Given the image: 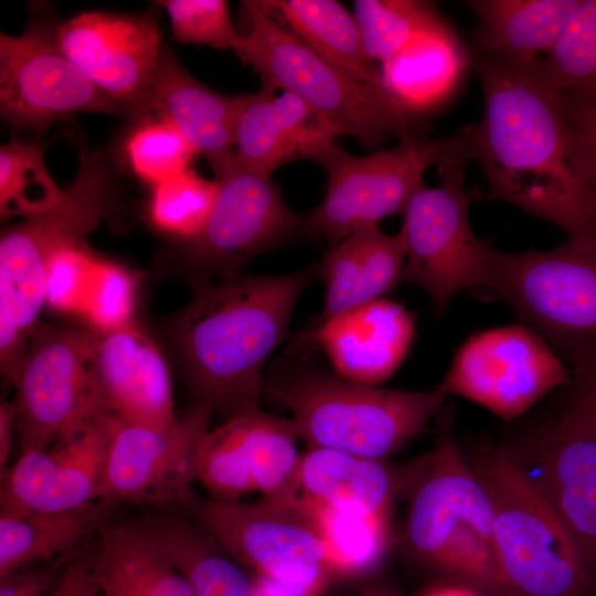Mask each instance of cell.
<instances>
[{"label":"cell","mask_w":596,"mask_h":596,"mask_svg":"<svg viewBox=\"0 0 596 596\" xmlns=\"http://www.w3.org/2000/svg\"><path fill=\"white\" fill-rule=\"evenodd\" d=\"M483 93L476 124V160L488 198L509 202L564 230L596 233V202L582 175L565 97L542 64H515L477 52L471 56Z\"/></svg>","instance_id":"obj_1"},{"label":"cell","mask_w":596,"mask_h":596,"mask_svg":"<svg viewBox=\"0 0 596 596\" xmlns=\"http://www.w3.org/2000/svg\"><path fill=\"white\" fill-rule=\"evenodd\" d=\"M316 279L318 260L285 275L194 283L173 336L195 404L225 419L260 408L264 365L287 338L299 296Z\"/></svg>","instance_id":"obj_2"},{"label":"cell","mask_w":596,"mask_h":596,"mask_svg":"<svg viewBox=\"0 0 596 596\" xmlns=\"http://www.w3.org/2000/svg\"><path fill=\"white\" fill-rule=\"evenodd\" d=\"M289 350L265 377L263 396L290 412L310 448L383 460L416 438L448 396L348 382L318 365L312 349L291 342Z\"/></svg>","instance_id":"obj_3"},{"label":"cell","mask_w":596,"mask_h":596,"mask_svg":"<svg viewBox=\"0 0 596 596\" xmlns=\"http://www.w3.org/2000/svg\"><path fill=\"white\" fill-rule=\"evenodd\" d=\"M470 469L492 509L491 551L518 596H596L578 549L512 449L485 448Z\"/></svg>","instance_id":"obj_4"},{"label":"cell","mask_w":596,"mask_h":596,"mask_svg":"<svg viewBox=\"0 0 596 596\" xmlns=\"http://www.w3.org/2000/svg\"><path fill=\"white\" fill-rule=\"evenodd\" d=\"M248 32L232 50L249 64L264 85L288 92L321 114L339 136L370 150L389 137H412L415 115L386 91L336 67L265 11L259 1H243Z\"/></svg>","instance_id":"obj_5"},{"label":"cell","mask_w":596,"mask_h":596,"mask_svg":"<svg viewBox=\"0 0 596 596\" xmlns=\"http://www.w3.org/2000/svg\"><path fill=\"white\" fill-rule=\"evenodd\" d=\"M476 124L435 138L403 139L387 150L354 156L336 145L316 161L326 170L327 191L308 215L311 235H323L330 246L396 213H403L424 184L425 171L446 163L476 160Z\"/></svg>","instance_id":"obj_6"},{"label":"cell","mask_w":596,"mask_h":596,"mask_svg":"<svg viewBox=\"0 0 596 596\" xmlns=\"http://www.w3.org/2000/svg\"><path fill=\"white\" fill-rule=\"evenodd\" d=\"M486 288L570 364L596 349V233L550 251L491 248Z\"/></svg>","instance_id":"obj_7"},{"label":"cell","mask_w":596,"mask_h":596,"mask_svg":"<svg viewBox=\"0 0 596 596\" xmlns=\"http://www.w3.org/2000/svg\"><path fill=\"white\" fill-rule=\"evenodd\" d=\"M118 207V183L109 156L83 146L76 173L61 202L2 231L0 306L8 308L30 336L45 305L51 257L63 248L86 244L87 235Z\"/></svg>","instance_id":"obj_8"},{"label":"cell","mask_w":596,"mask_h":596,"mask_svg":"<svg viewBox=\"0 0 596 596\" xmlns=\"http://www.w3.org/2000/svg\"><path fill=\"white\" fill-rule=\"evenodd\" d=\"M178 505L255 574L318 592L334 575L315 514L295 492L245 502L205 499L191 491Z\"/></svg>","instance_id":"obj_9"},{"label":"cell","mask_w":596,"mask_h":596,"mask_svg":"<svg viewBox=\"0 0 596 596\" xmlns=\"http://www.w3.org/2000/svg\"><path fill=\"white\" fill-rule=\"evenodd\" d=\"M437 169L439 184L414 193L398 232L405 248L403 280L425 289L440 317L458 292L486 288L492 246L472 232L469 210L479 191L465 187L464 164Z\"/></svg>","instance_id":"obj_10"},{"label":"cell","mask_w":596,"mask_h":596,"mask_svg":"<svg viewBox=\"0 0 596 596\" xmlns=\"http://www.w3.org/2000/svg\"><path fill=\"white\" fill-rule=\"evenodd\" d=\"M95 342L88 328L34 329L14 386L21 453L67 440L107 413L95 379Z\"/></svg>","instance_id":"obj_11"},{"label":"cell","mask_w":596,"mask_h":596,"mask_svg":"<svg viewBox=\"0 0 596 596\" xmlns=\"http://www.w3.org/2000/svg\"><path fill=\"white\" fill-rule=\"evenodd\" d=\"M58 25L32 21L20 35L0 33V113L11 126L40 130L81 113L128 117L61 46Z\"/></svg>","instance_id":"obj_12"},{"label":"cell","mask_w":596,"mask_h":596,"mask_svg":"<svg viewBox=\"0 0 596 596\" xmlns=\"http://www.w3.org/2000/svg\"><path fill=\"white\" fill-rule=\"evenodd\" d=\"M214 180L217 191L207 222L185 242L193 283L234 276L253 257L311 235L307 217L285 204L270 175L232 164Z\"/></svg>","instance_id":"obj_13"},{"label":"cell","mask_w":596,"mask_h":596,"mask_svg":"<svg viewBox=\"0 0 596 596\" xmlns=\"http://www.w3.org/2000/svg\"><path fill=\"white\" fill-rule=\"evenodd\" d=\"M571 370L532 328L509 324L469 337L436 387L472 401L504 422L565 385Z\"/></svg>","instance_id":"obj_14"},{"label":"cell","mask_w":596,"mask_h":596,"mask_svg":"<svg viewBox=\"0 0 596 596\" xmlns=\"http://www.w3.org/2000/svg\"><path fill=\"white\" fill-rule=\"evenodd\" d=\"M213 409L194 404L173 425L153 428L117 419L96 502L166 508L192 490L195 454Z\"/></svg>","instance_id":"obj_15"},{"label":"cell","mask_w":596,"mask_h":596,"mask_svg":"<svg viewBox=\"0 0 596 596\" xmlns=\"http://www.w3.org/2000/svg\"><path fill=\"white\" fill-rule=\"evenodd\" d=\"M299 434L291 419L260 408L207 429L195 454V476L211 498L238 500L249 492H295Z\"/></svg>","instance_id":"obj_16"},{"label":"cell","mask_w":596,"mask_h":596,"mask_svg":"<svg viewBox=\"0 0 596 596\" xmlns=\"http://www.w3.org/2000/svg\"><path fill=\"white\" fill-rule=\"evenodd\" d=\"M451 425L453 411L447 409L438 419L435 448L413 462L408 487L405 545L414 560L433 568L461 524L491 542L489 498L462 459Z\"/></svg>","instance_id":"obj_17"},{"label":"cell","mask_w":596,"mask_h":596,"mask_svg":"<svg viewBox=\"0 0 596 596\" xmlns=\"http://www.w3.org/2000/svg\"><path fill=\"white\" fill-rule=\"evenodd\" d=\"M117 419L103 413L67 440L21 453L1 478V512H66L95 503Z\"/></svg>","instance_id":"obj_18"},{"label":"cell","mask_w":596,"mask_h":596,"mask_svg":"<svg viewBox=\"0 0 596 596\" xmlns=\"http://www.w3.org/2000/svg\"><path fill=\"white\" fill-rule=\"evenodd\" d=\"M57 35L75 65L131 118L161 65L158 22L147 15L89 11L60 24Z\"/></svg>","instance_id":"obj_19"},{"label":"cell","mask_w":596,"mask_h":596,"mask_svg":"<svg viewBox=\"0 0 596 596\" xmlns=\"http://www.w3.org/2000/svg\"><path fill=\"white\" fill-rule=\"evenodd\" d=\"M414 337V315L381 298L315 322L292 342L321 349L340 379L376 386L398 369Z\"/></svg>","instance_id":"obj_20"},{"label":"cell","mask_w":596,"mask_h":596,"mask_svg":"<svg viewBox=\"0 0 596 596\" xmlns=\"http://www.w3.org/2000/svg\"><path fill=\"white\" fill-rule=\"evenodd\" d=\"M94 372L106 411L118 419L153 428L178 422L167 362L135 319L96 332Z\"/></svg>","instance_id":"obj_21"},{"label":"cell","mask_w":596,"mask_h":596,"mask_svg":"<svg viewBox=\"0 0 596 596\" xmlns=\"http://www.w3.org/2000/svg\"><path fill=\"white\" fill-rule=\"evenodd\" d=\"M244 99L245 94L225 95L202 84L164 49L158 74L131 119L157 117L168 123L207 162L215 179L233 164Z\"/></svg>","instance_id":"obj_22"},{"label":"cell","mask_w":596,"mask_h":596,"mask_svg":"<svg viewBox=\"0 0 596 596\" xmlns=\"http://www.w3.org/2000/svg\"><path fill=\"white\" fill-rule=\"evenodd\" d=\"M264 85L245 94L237 119L233 164L270 175L286 163L317 160L339 134L316 109L288 92Z\"/></svg>","instance_id":"obj_23"},{"label":"cell","mask_w":596,"mask_h":596,"mask_svg":"<svg viewBox=\"0 0 596 596\" xmlns=\"http://www.w3.org/2000/svg\"><path fill=\"white\" fill-rule=\"evenodd\" d=\"M525 456L571 533L596 588V438L557 419L534 434Z\"/></svg>","instance_id":"obj_24"},{"label":"cell","mask_w":596,"mask_h":596,"mask_svg":"<svg viewBox=\"0 0 596 596\" xmlns=\"http://www.w3.org/2000/svg\"><path fill=\"white\" fill-rule=\"evenodd\" d=\"M412 467L395 469L383 460L330 448H310L300 457L295 493L337 510L389 514L402 490H407Z\"/></svg>","instance_id":"obj_25"},{"label":"cell","mask_w":596,"mask_h":596,"mask_svg":"<svg viewBox=\"0 0 596 596\" xmlns=\"http://www.w3.org/2000/svg\"><path fill=\"white\" fill-rule=\"evenodd\" d=\"M324 304L315 322L384 298L403 281L405 248L401 233L389 235L377 226L351 234L330 246L318 260Z\"/></svg>","instance_id":"obj_26"},{"label":"cell","mask_w":596,"mask_h":596,"mask_svg":"<svg viewBox=\"0 0 596 596\" xmlns=\"http://www.w3.org/2000/svg\"><path fill=\"white\" fill-rule=\"evenodd\" d=\"M87 551L100 596H196L173 564L130 523L106 521Z\"/></svg>","instance_id":"obj_27"},{"label":"cell","mask_w":596,"mask_h":596,"mask_svg":"<svg viewBox=\"0 0 596 596\" xmlns=\"http://www.w3.org/2000/svg\"><path fill=\"white\" fill-rule=\"evenodd\" d=\"M583 0H471L478 52L515 64L545 61Z\"/></svg>","instance_id":"obj_28"},{"label":"cell","mask_w":596,"mask_h":596,"mask_svg":"<svg viewBox=\"0 0 596 596\" xmlns=\"http://www.w3.org/2000/svg\"><path fill=\"white\" fill-rule=\"evenodd\" d=\"M470 56L447 21L417 33L382 63L385 91L416 115L445 102L456 89Z\"/></svg>","instance_id":"obj_29"},{"label":"cell","mask_w":596,"mask_h":596,"mask_svg":"<svg viewBox=\"0 0 596 596\" xmlns=\"http://www.w3.org/2000/svg\"><path fill=\"white\" fill-rule=\"evenodd\" d=\"M134 524L173 564L196 596H263L253 575L188 515H146Z\"/></svg>","instance_id":"obj_30"},{"label":"cell","mask_w":596,"mask_h":596,"mask_svg":"<svg viewBox=\"0 0 596 596\" xmlns=\"http://www.w3.org/2000/svg\"><path fill=\"white\" fill-rule=\"evenodd\" d=\"M262 8L347 74L385 91L381 70L368 56L353 14L334 0H267Z\"/></svg>","instance_id":"obj_31"},{"label":"cell","mask_w":596,"mask_h":596,"mask_svg":"<svg viewBox=\"0 0 596 596\" xmlns=\"http://www.w3.org/2000/svg\"><path fill=\"white\" fill-rule=\"evenodd\" d=\"M110 509L95 502L66 512H1L0 578L68 553L97 533Z\"/></svg>","instance_id":"obj_32"},{"label":"cell","mask_w":596,"mask_h":596,"mask_svg":"<svg viewBox=\"0 0 596 596\" xmlns=\"http://www.w3.org/2000/svg\"><path fill=\"white\" fill-rule=\"evenodd\" d=\"M306 501L320 528L334 575L366 574L379 565L390 545L389 514H358Z\"/></svg>","instance_id":"obj_33"},{"label":"cell","mask_w":596,"mask_h":596,"mask_svg":"<svg viewBox=\"0 0 596 596\" xmlns=\"http://www.w3.org/2000/svg\"><path fill=\"white\" fill-rule=\"evenodd\" d=\"M46 145L26 143L12 136L0 147V214L29 219L57 205L65 189L57 185L44 161Z\"/></svg>","instance_id":"obj_34"},{"label":"cell","mask_w":596,"mask_h":596,"mask_svg":"<svg viewBox=\"0 0 596 596\" xmlns=\"http://www.w3.org/2000/svg\"><path fill=\"white\" fill-rule=\"evenodd\" d=\"M542 70L546 81L565 97L596 105V0H583Z\"/></svg>","instance_id":"obj_35"},{"label":"cell","mask_w":596,"mask_h":596,"mask_svg":"<svg viewBox=\"0 0 596 596\" xmlns=\"http://www.w3.org/2000/svg\"><path fill=\"white\" fill-rule=\"evenodd\" d=\"M354 18L368 56L383 63L443 17L428 1L355 0Z\"/></svg>","instance_id":"obj_36"},{"label":"cell","mask_w":596,"mask_h":596,"mask_svg":"<svg viewBox=\"0 0 596 596\" xmlns=\"http://www.w3.org/2000/svg\"><path fill=\"white\" fill-rule=\"evenodd\" d=\"M217 183L189 169L153 187L149 214L153 225L189 242L203 231L212 211Z\"/></svg>","instance_id":"obj_37"},{"label":"cell","mask_w":596,"mask_h":596,"mask_svg":"<svg viewBox=\"0 0 596 596\" xmlns=\"http://www.w3.org/2000/svg\"><path fill=\"white\" fill-rule=\"evenodd\" d=\"M138 120L127 139L126 156L139 179L156 187L191 169L196 153L172 126L157 117Z\"/></svg>","instance_id":"obj_38"},{"label":"cell","mask_w":596,"mask_h":596,"mask_svg":"<svg viewBox=\"0 0 596 596\" xmlns=\"http://www.w3.org/2000/svg\"><path fill=\"white\" fill-rule=\"evenodd\" d=\"M434 568L482 596H518L499 570L490 544L465 524L454 532Z\"/></svg>","instance_id":"obj_39"},{"label":"cell","mask_w":596,"mask_h":596,"mask_svg":"<svg viewBox=\"0 0 596 596\" xmlns=\"http://www.w3.org/2000/svg\"><path fill=\"white\" fill-rule=\"evenodd\" d=\"M137 280L128 269L97 258L79 317L88 329L104 333L134 320Z\"/></svg>","instance_id":"obj_40"},{"label":"cell","mask_w":596,"mask_h":596,"mask_svg":"<svg viewBox=\"0 0 596 596\" xmlns=\"http://www.w3.org/2000/svg\"><path fill=\"white\" fill-rule=\"evenodd\" d=\"M168 13L175 40L187 44L232 49L240 38L224 0L157 1Z\"/></svg>","instance_id":"obj_41"},{"label":"cell","mask_w":596,"mask_h":596,"mask_svg":"<svg viewBox=\"0 0 596 596\" xmlns=\"http://www.w3.org/2000/svg\"><path fill=\"white\" fill-rule=\"evenodd\" d=\"M97 257L86 244L54 254L45 275V305L58 312L78 316Z\"/></svg>","instance_id":"obj_42"},{"label":"cell","mask_w":596,"mask_h":596,"mask_svg":"<svg viewBox=\"0 0 596 596\" xmlns=\"http://www.w3.org/2000/svg\"><path fill=\"white\" fill-rule=\"evenodd\" d=\"M562 386L558 417L564 426L596 438V349L572 361Z\"/></svg>","instance_id":"obj_43"},{"label":"cell","mask_w":596,"mask_h":596,"mask_svg":"<svg viewBox=\"0 0 596 596\" xmlns=\"http://www.w3.org/2000/svg\"><path fill=\"white\" fill-rule=\"evenodd\" d=\"M565 99L576 139L581 172L596 202V105L576 103L567 97Z\"/></svg>","instance_id":"obj_44"},{"label":"cell","mask_w":596,"mask_h":596,"mask_svg":"<svg viewBox=\"0 0 596 596\" xmlns=\"http://www.w3.org/2000/svg\"><path fill=\"white\" fill-rule=\"evenodd\" d=\"M31 336L13 313L0 306V368L7 383L17 385Z\"/></svg>","instance_id":"obj_45"},{"label":"cell","mask_w":596,"mask_h":596,"mask_svg":"<svg viewBox=\"0 0 596 596\" xmlns=\"http://www.w3.org/2000/svg\"><path fill=\"white\" fill-rule=\"evenodd\" d=\"M62 562L25 567L0 578V596H43L57 584L66 566Z\"/></svg>","instance_id":"obj_46"},{"label":"cell","mask_w":596,"mask_h":596,"mask_svg":"<svg viewBox=\"0 0 596 596\" xmlns=\"http://www.w3.org/2000/svg\"><path fill=\"white\" fill-rule=\"evenodd\" d=\"M89 565L87 551L70 561L49 596H83L89 584Z\"/></svg>","instance_id":"obj_47"},{"label":"cell","mask_w":596,"mask_h":596,"mask_svg":"<svg viewBox=\"0 0 596 596\" xmlns=\"http://www.w3.org/2000/svg\"><path fill=\"white\" fill-rule=\"evenodd\" d=\"M14 429H17V411L14 402L2 400L0 404V475L8 470V461L12 449Z\"/></svg>","instance_id":"obj_48"},{"label":"cell","mask_w":596,"mask_h":596,"mask_svg":"<svg viewBox=\"0 0 596 596\" xmlns=\"http://www.w3.org/2000/svg\"><path fill=\"white\" fill-rule=\"evenodd\" d=\"M422 596H482V595L469 585L447 579V582L429 588Z\"/></svg>","instance_id":"obj_49"},{"label":"cell","mask_w":596,"mask_h":596,"mask_svg":"<svg viewBox=\"0 0 596 596\" xmlns=\"http://www.w3.org/2000/svg\"><path fill=\"white\" fill-rule=\"evenodd\" d=\"M364 596H395V595L385 588H376V589L370 590Z\"/></svg>","instance_id":"obj_50"},{"label":"cell","mask_w":596,"mask_h":596,"mask_svg":"<svg viewBox=\"0 0 596 596\" xmlns=\"http://www.w3.org/2000/svg\"><path fill=\"white\" fill-rule=\"evenodd\" d=\"M92 588H93V583H92V579H91L83 596H89Z\"/></svg>","instance_id":"obj_51"},{"label":"cell","mask_w":596,"mask_h":596,"mask_svg":"<svg viewBox=\"0 0 596 596\" xmlns=\"http://www.w3.org/2000/svg\"><path fill=\"white\" fill-rule=\"evenodd\" d=\"M89 596H100L95 587L92 588Z\"/></svg>","instance_id":"obj_52"}]
</instances>
